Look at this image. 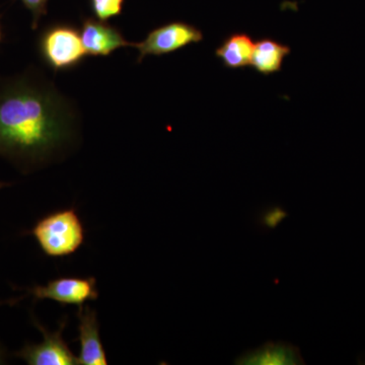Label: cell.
<instances>
[{
	"label": "cell",
	"mask_w": 365,
	"mask_h": 365,
	"mask_svg": "<svg viewBox=\"0 0 365 365\" xmlns=\"http://www.w3.org/2000/svg\"><path fill=\"white\" fill-rule=\"evenodd\" d=\"M34 324L43 333L44 340L39 344L25 346L16 355L30 365H78V357L71 351L62 337L67 324V318L62 319L58 330L49 332L47 329L34 319Z\"/></svg>",
	"instance_id": "5"
},
{
	"label": "cell",
	"mask_w": 365,
	"mask_h": 365,
	"mask_svg": "<svg viewBox=\"0 0 365 365\" xmlns=\"http://www.w3.org/2000/svg\"><path fill=\"white\" fill-rule=\"evenodd\" d=\"M203 40V34L196 26L182 21H175L155 29L143 42L133 44L139 52L138 62L148 55L162 56L176 52Z\"/></svg>",
	"instance_id": "4"
},
{
	"label": "cell",
	"mask_w": 365,
	"mask_h": 365,
	"mask_svg": "<svg viewBox=\"0 0 365 365\" xmlns=\"http://www.w3.org/2000/svg\"><path fill=\"white\" fill-rule=\"evenodd\" d=\"M254 47V40L248 34H230L215 50V55L228 69L246 68L251 66Z\"/></svg>",
	"instance_id": "10"
},
{
	"label": "cell",
	"mask_w": 365,
	"mask_h": 365,
	"mask_svg": "<svg viewBox=\"0 0 365 365\" xmlns=\"http://www.w3.org/2000/svg\"><path fill=\"white\" fill-rule=\"evenodd\" d=\"M30 294L36 299H51L62 306L81 309L90 300L98 299L97 280L93 277H61L42 287H34Z\"/></svg>",
	"instance_id": "6"
},
{
	"label": "cell",
	"mask_w": 365,
	"mask_h": 365,
	"mask_svg": "<svg viewBox=\"0 0 365 365\" xmlns=\"http://www.w3.org/2000/svg\"><path fill=\"white\" fill-rule=\"evenodd\" d=\"M31 234L46 256H71L85 242V227L73 207L55 211L41 218Z\"/></svg>",
	"instance_id": "2"
},
{
	"label": "cell",
	"mask_w": 365,
	"mask_h": 365,
	"mask_svg": "<svg viewBox=\"0 0 365 365\" xmlns=\"http://www.w3.org/2000/svg\"><path fill=\"white\" fill-rule=\"evenodd\" d=\"M0 41H1V30H0Z\"/></svg>",
	"instance_id": "17"
},
{
	"label": "cell",
	"mask_w": 365,
	"mask_h": 365,
	"mask_svg": "<svg viewBox=\"0 0 365 365\" xmlns=\"http://www.w3.org/2000/svg\"><path fill=\"white\" fill-rule=\"evenodd\" d=\"M235 364L237 365H304L299 347L287 342H267L256 349L242 353Z\"/></svg>",
	"instance_id": "9"
},
{
	"label": "cell",
	"mask_w": 365,
	"mask_h": 365,
	"mask_svg": "<svg viewBox=\"0 0 365 365\" xmlns=\"http://www.w3.org/2000/svg\"><path fill=\"white\" fill-rule=\"evenodd\" d=\"M40 50L48 66L64 71L78 66L86 55L81 34L69 26L48 29L40 41Z\"/></svg>",
	"instance_id": "3"
},
{
	"label": "cell",
	"mask_w": 365,
	"mask_h": 365,
	"mask_svg": "<svg viewBox=\"0 0 365 365\" xmlns=\"http://www.w3.org/2000/svg\"><path fill=\"white\" fill-rule=\"evenodd\" d=\"M9 186V184L6 182H0V189L4 188V187Z\"/></svg>",
	"instance_id": "16"
},
{
	"label": "cell",
	"mask_w": 365,
	"mask_h": 365,
	"mask_svg": "<svg viewBox=\"0 0 365 365\" xmlns=\"http://www.w3.org/2000/svg\"><path fill=\"white\" fill-rule=\"evenodd\" d=\"M78 341L81 342L78 364L107 365L108 359L100 336L97 312L88 306L78 309Z\"/></svg>",
	"instance_id": "7"
},
{
	"label": "cell",
	"mask_w": 365,
	"mask_h": 365,
	"mask_svg": "<svg viewBox=\"0 0 365 365\" xmlns=\"http://www.w3.org/2000/svg\"><path fill=\"white\" fill-rule=\"evenodd\" d=\"M124 0H91L93 13L98 20L105 21L122 13Z\"/></svg>",
	"instance_id": "12"
},
{
	"label": "cell",
	"mask_w": 365,
	"mask_h": 365,
	"mask_svg": "<svg viewBox=\"0 0 365 365\" xmlns=\"http://www.w3.org/2000/svg\"><path fill=\"white\" fill-rule=\"evenodd\" d=\"M288 216V213L280 206L266 208L259 216L258 223L265 230H275Z\"/></svg>",
	"instance_id": "13"
},
{
	"label": "cell",
	"mask_w": 365,
	"mask_h": 365,
	"mask_svg": "<svg viewBox=\"0 0 365 365\" xmlns=\"http://www.w3.org/2000/svg\"><path fill=\"white\" fill-rule=\"evenodd\" d=\"M76 115L63 96L39 76L0 81V157L31 172L51 163L74 140Z\"/></svg>",
	"instance_id": "1"
},
{
	"label": "cell",
	"mask_w": 365,
	"mask_h": 365,
	"mask_svg": "<svg viewBox=\"0 0 365 365\" xmlns=\"http://www.w3.org/2000/svg\"><path fill=\"white\" fill-rule=\"evenodd\" d=\"M290 51L289 46L265 38L255 42L251 66L263 76L277 73L282 68L283 61L290 54Z\"/></svg>",
	"instance_id": "11"
},
{
	"label": "cell",
	"mask_w": 365,
	"mask_h": 365,
	"mask_svg": "<svg viewBox=\"0 0 365 365\" xmlns=\"http://www.w3.org/2000/svg\"><path fill=\"white\" fill-rule=\"evenodd\" d=\"M21 1H23L24 4H25V6L32 11L34 14L33 26L34 28H36L40 16L45 13V6L47 0H21Z\"/></svg>",
	"instance_id": "14"
},
{
	"label": "cell",
	"mask_w": 365,
	"mask_h": 365,
	"mask_svg": "<svg viewBox=\"0 0 365 365\" xmlns=\"http://www.w3.org/2000/svg\"><path fill=\"white\" fill-rule=\"evenodd\" d=\"M6 360V352H4V348L0 346V364H4Z\"/></svg>",
	"instance_id": "15"
},
{
	"label": "cell",
	"mask_w": 365,
	"mask_h": 365,
	"mask_svg": "<svg viewBox=\"0 0 365 365\" xmlns=\"http://www.w3.org/2000/svg\"><path fill=\"white\" fill-rule=\"evenodd\" d=\"M81 37L86 54L93 56H108L118 48L128 46L133 47V43L125 40L123 35L117 29L102 21H85Z\"/></svg>",
	"instance_id": "8"
}]
</instances>
